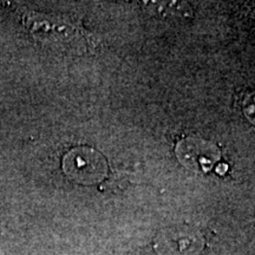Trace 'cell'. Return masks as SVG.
Masks as SVG:
<instances>
[{"label": "cell", "mask_w": 255, "mask_h": 255, "mask_svg": "<svg viewBox=\"0 0 255 255\" xmlns=\"http://www.w3.org/2000/svg\"><path fill=\"white\" fill-rule=\"evenodd\" d=\"M63 168L68 177L81 184L101 182L107 175V161L90 148H76L64 157Z\"/></svg>", "instance_id": "6da1fadb"}, {"label": "cell", "mask_w": 255, "mask_h": 255, "mask_svg": "<svg viewBox=\"0 0 255 255\" xmlns=\"http://www.w3.org/2000/svg\"><path fill=\"white\" fill-rule=\"evenodd\" d=\"M202 233L190 226H175L164 229L155 240L159 255H199L205 248Z\"/></svg>", "instance_id": "7a4b0ae2"}, {"label": "cell", "mask_w": 255, "mask_h": 255, "mask_svg": "<svg viewBox=\"0 0 255 255\" xmlns=\"http://www.w3.org/2000/svg\"><path fill=\"white\" fill-rule=\"evenodd\" d=\"M176 155L181 163L190 170L207 171L219 159L220 151L203 138L188 137L177 144Z\"/></svg>", "instance_id": "3957f363"}, {"label": "cell", "mask_w": 255, "mask_h": 255, "mask_svg": "<svg viewBox=\"0 0 255 255\" xmlns=\"http://www.w3.org/2000/svg\"><path fill=\"white\" fill-rule=\"evenodd\" d=\"M244 114L247 120L255 126V91L252 92L244 101Z\"/></svg>", "instance_id": "277c9868"}]
</instances>
